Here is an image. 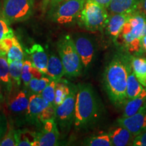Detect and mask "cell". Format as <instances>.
Masks as SVG:
<instances>
[{
	"label": "cell",
	"mask_w": 146,
	"mask_h": 146,
	"mask_svg": "<svg viewBox=\"0 0 146 146\" xmlns=\"http://www.w3.org/2000/svg\"><path fill=\"white\" fill-rule=\"evenodd\" d=\"M131 57L127 51L118 52L113 56L104 71L105 91L112 104L118 108H123L127 101L126 91Z\"/></svg>",
	"instance_id": "obj_1"
},
{
	"label": "cell",
	"mask_w": 146,
	"mask_h": 146,
	"mask_svg": "<svg viewBox=\"0 0 146 146\" xmlns=\"http://www.w3.org/2000/svg\"><path fill=\"white\" fill-rule=\"evenodd\" d=\"M103 112V105L92 85L89 83L78 85L74 127L78 130L92 127L101 119Z\"/></svg>",
	"instance_id": "obj_2"
},
{
	"label": "cell",
	"mask_w": 146,
	"mask_h": 146,
	"mask_svg": "<svg viewBox=\"0 0 146 146\" xmlns=\"http://www.w3.org/2000/svg\"><path fill=\"white\" fill-rule=\"evenodd\" d=\"M107 10L91 0H86L77 18L78 25L90 32L102 31L106 26L110 16Z\"/></svg>",
	"instance_id": "obj_3"
},
{
	"label": "cell",
	"mask_w": 146,
	"mask_h": 146,
	"mask_svg": "<svg viewBox=\"0 0 146 146\" xmlns=\"http://www.w3.org/2000/svg\"><path fill=\"white\" fill-rule=\"evenodd\" d=\"M57 47L65 75L68 77H77L81 75L84 70L83 65L72 38L70 35L62 36L58 41Z\"/></svg>",
	"instance_id": "obj_4"
},
{
	"label": "cell",
	"mask_w": 146,
	"mask_h": 146,
	"mask_svg": "<svg viewBox=\"0 0 146 146\" xmlns=\"http://www.w3.org/2000/svg\"><path fill=\"white\" fill-rule=\"evenodd\" d=\"M77 86L71 84L70 92L61 104L56 108V121L62 133H67L74 123Z\"/></svg>",
	"instance_id": "obj_5"
},
{
	"label": "cell",
	"mask_w": 146,
	"mask_h": 146,
	"mask_svg": "<svg viewBox=\"0 0 146 146\" xmlns=\"http://www.w3.org/2000/svg\"><path fill=\"white\" fill-rule=\"evenodd\" d=\"M35 0H3L2 10L10 25L26 21L33 15Z\"/></svg>",
	"instance_id": "obj_6"
},
{
	"label": "cell",
	"mask_w": 146,
	"mask_h": 146,
	"mask_svg": "<svg viewBox=\"0 0 146 146\" xmlns=\"http://www.w3.org/2000/svg\"><path fill=\"white\" fill-rule=\"evenodd\" d=\"M86 0H64L52 8L51 18L59 25H68L77 19Z\"/></svg>",
	"instance_id": "obj_7"
},
{
	"label": "cell",
	"mask_w": 146,
	"mask_h": 146,
	"mask_svg": "<svg viewBox=\"0 0 146 146\" xmlns=\"http://www.w3.org/2000/svg\"><path fill=\"white\" fill-rule=\"evenodd\" d=\"M72 39L83 63L84 70L86 71L90 68L95 56L96 47L94 41L87 35L80 33L75 35Z\"/></svg>",
	"instance_id": "obj_8"
},
{
	"label": "cell",
	"mask_w": 146,
	"mask_h": 146,
	"mask_svg": "<svg viewBox=\"0 0 146 146\" xmlns=\"http://www.w3.org/2000/svg\"><path fill=\"white\" fill-rule=\"evenodd\" d=\"M13 87L10 94L5 98V102L8 110L14 115L26 116L29 103V94L27 89L20 90L18 87Z\"/></svg>",
	"instance_id": "obj_9"
},
{
	"label": "cell",
	"mask_w": 146,
	"mask_h": 146,
	"mask_svg": "<svg viewBox=\"0 0 146 146\" xmlns=\"http://www.w3.org/2000/svg\"><path fill=\"white\" fill-rule=\"evenodd\" d=\"M59 138L60 133L56 120H47L43 124L41 131L37 132L35 146L57 145Z\"/></svg>",
	"instance_id": "obj_10"
},
{
	"label": "cell",
	"mask_w": 146,
	"mask_h": 146,
	"mask_svg": "<svg viewBox=\"0 0 146 146\" xmlns=\"http://www.w3.org/2000/svg\"><path fill=\"white\" fill-rule=\"evenodd\" d=\"M116 124L127 129L134 136L146 131V107L128 117H120Z\"/></svg>",
	"instance_id": "obj_11"
},
{
	"label": "cell",
	"mask_w": 146,
	"mask_h": 146,
	"mask_svg": "<svg viewBox=\"0 0 146 146\" xmlns=\"http://www.w3.org/2000/svg\"><path fill=\"white\" fill-rule=\"evenodd\" d=\"M50 106L41 95L30 93L29 94V103L27 108L25 119L29 123L33 125H41L39 117L43 111Z\"/></svg>",
	"instance_id": "obj_12"
},
{
	"label": "cell",
	"mask_w": 146,
	"mask_h": 146,
	"mask_svg": "<svg viewBox=\"0 0 146 146\" xmlns=\"http://www.w3.org/2000/svg\"><path fill=\"white\" fill-rule=\"evenodd\" d=\"M131 14L128 13H111L110 14L108 21L104 30L106 35L114 43H116L122 29L131 17Z\"/></svg>",
	"instance_id": "obj_13"
},
{
	"label": "cell",
	"mask_w": 146,
	"mask_h": 146,
	"mask_svg": "<svg viewBox=\"0 0 146 146\" xmlns=\"http://www.w3.org/2000/svg\"><path fill=\"white\" fill-rule=\"evenodd\" d=\"M26 52L29 55L33 66L44 74H47L49 57L43 47L40 44L35 43L27 49Z\"/></svg>",
	"instance_id": "obj_14"
},
{
	"label": "cell",
	"mask_w": 146,
	"mask_h": 146,
	"mask_svg": "<svg viewBox=\"0 0 146 146\" xmlns=\"http://www.w3.org/2000/svg\"><path fill=\"white\" fill-rule=\"evenodd\" d=\"M145 107H146V87L138 96L127 100L123 107V112L121 117L132 116Z\"/></svg>",
	"instance_id": "obj_15"
},
{
	"label": "cell",
	"mask_w": 146,
	"mask_h": 146,
	"mask_svg": "<svg viewBox=\"0 0 146 146\" xmlns=\"http://www.w3.org/2000/svg\"><path fill=\"white\" fill-rule=\"evenodd\" d=\"M112 145H131L135 136L126 128L118 125V127L108 133Z\"/></svg>",
	"instance_id": "obj_16"
},
{
	"label": "cell",
	"mask_w": 146,
	"mask_h": 146,
	"mask_svg": "<svg viewBox=\"0 0 146 146\" xmlns=\"http://www.w3.org/2000/svg\"><path fill=\"white\" fill-rule=\"evenodd\" d=\"M0 83L4 92L5 98H6L13 89V83L10 76L9 63L6 56H0Z\"/></svg>",
	"instance_id": "obj_17"
},
{
	"label": "cell",
	"mask_w": 146,
	"mask_h": 146,
	"mask_svg": "<svg viewBox=\"0 0 146 146\" xmlns=\"http://www.w3.org/2000/svg\"><path fill=\"white\" fill-rule=\"evenodd\" d=\"M139 0H112L108 10L111 13L133 14L137 10Z\"/></svg>",
	"instance_id": "obj_18"
},
{
	"label": "cell",
	"mask_w": 146,
	"mask_h": 146,
	"mask_svg": "<svg viewBox=\"0 0 146 146\" xmlns=\"http://www.w3.org/2000/svg\"><path fill=\"white\" fill-rule=\"evenodd\" d=\"M47 75L56 81H60L63 76L65 75L64 69L60 58L54 54L49 57Z\"/></svg>",
	"instance_id": "obj_19"
},
{
	"label": "cell",
	"mask_w": 146,
	"mask_h": 146,
	"mask_svg": "<svg viewBox=\"0 0 146 146\" xmlns=\"http://www.w3.org/2000/svg\"><path fill=\"white\" fill-rule=\"evenodd\" d=\"M144 88L145 87L139 81L133 72L132 66H131L129 74H128L127 91H126L127 100L133 99V98L138 96L143 91Z\"/></svg>",
	"instance_id": "obj_20"
},
{
	"label": "cell",
	"mask_w": 146,
	"mask_h": 146,
	"mask_svg": "<svg viewBox=\"0 0 146 146\" xmlns=\"http://www.w3.org/2000/svg\"><path fill=\"white\" fill-rule=\"evenodd\" d=\"M131 66L139 81L146 87V58L140 56H132Z\"/></svg>",
	"instance_id": "obj_21"
},
{
	"label": "cell",
	"mask_w": 146,
	"mask_h": 146,
	"mask_svg": "<svg viewBox=\"0 0 146 146\" xmlns=\"http://www.w3.org/2000/svg\"><path fill=\"white\" fill-rule=\"evenodd\" d=\"M37 132L27 129L16 130V146H35Z\"/></svg>",
	"instance_id": "obj_22"
},
{
	"label": "cell",
	"mask_w": 146,
	"mask_h": 146,
	"mask_svg": "<svg viewBox=\"0 0 146 146\" xmlns=\"http://www.w3.org/2000/svg\"><path fill=\"white\" fill-rule=\"evenodd\" d=\"M71 83H69L66 80H61L57 82L56 86V91H55V100L54 106L57 108L58 106L62 103L64 100L66 99L68 95L70 92Z\"/></svg>",
	"instance_id": "obj_23"
},
{
	"label": "cell",
	"mask_w": 146,
	"mask_h": 146,
	"mask_svg": "<svg viewBox=\"0 0 146 146\" xmlns=\"http://www.w3.org/2000/svg\"><path fill=\"white\" fill-rule=\"evenodd\" d=\"M23 60H14L9 63L10 74L12 78L13 87H19L22 84V70Z\"/></svg>",
	"instance_id": "obj_24"
},
{
	"label": "cell",
	"mask_w": 146,
	"mask_h": 146,
	"mask_svg": "<svg viewBox=\"0 0 146 146\" xmlns=\"http://www.w3.org/2000/svg\"><path fill=\"white\" fill-rule=\"evenodd\" d=\"M83 144L87 146H112L108 133L88 137L84 140Z\"/></svg>",
	"instance_id": "obj_25"
},
{
	"label": "cell",
	"mask_w": 146,
	"mask_h": 146,
	"mask_svg": "<svg viewBox=\"0 0 146 146\" xmlns=\"http://www.w3.org/2000/svg\"><path fill=\"white\" fill-rule=\"evenodd\" d=\"M52 79L49 76H42L41 78L33 77L29 85L30 93L41 95L47 85L50 83Z\"/></svg>",
	"instance_id": "obj_26"
},
{
	"label": "cell",
	"mask_w": 146,
	"mask_h": 146,
	"mask_svg": "<svg viewBox=\"0 0 146 146\" xmlns=\"http://www.w3.org/2000/svg\"><path fill=\"white\" fill-rule=\"evenodd\" d=\"M7 60L8 63L14 60H23L25 55L21 43L15 35L13 37V44L7 54Z\"/></svg>",
	"instance_id": "obj_27"
},
{
	"label": "cell",
	"mask_w": 146,
	"mask_h": 146,
	"mask_svg": "<svg viewBox=\"0 0 146 146\" xmlns=\"http://www.w3.org/2000/svg\"><path fill=\"white\" fill-rule=\"evenodd\" d=\"M13 35H14L13 31L3 14L2 5L0 3V40L5 36Z\"/></svg>",
	"instance_id": "obj_28"
},
{
	"label": "cell",
	"mask_w": 146,
	"mask_h": 146,
	"mask_svg": "<svg viewBox=\"0 0 146 146\" xmlns=\"http://www.w3.org/2000/svg\"><path fill=\"white\" fill-rule=\"evenodd\" d=\"M57 82L58 81H54V80H52L41 94L42 98L50 106H54L55 100V91H56V86Z\"/></svg>",
	"instance_id": "obj_29"
},
{
	"label": "cell",
	"mask_w": 146,
	"mask_h": 146,
	"mask_svg": "<svg viewBox=\"0 0 146 146\" xmlns=\"http://www.w3.org/2000/svg\"><path fill=\"white\" fill-rule=\"evenodd\" d=\"M33 66L30 60H24L22 70V83L25 88L29 89V83L33 78L32 68Z\"/></svg>",
	"instance_id": "obj_30"
},
{
	"label": "cell",
	"mask_w": 146,
	"mask_h": 146,
	"mask_svg": "<svg viewBox=\"0 0 146 146\" xmlns=\"http://www.w3.org/2000/svg\"><path fill=\"white\" fill-rule=\"evenodd\" d=\"M0 146H16V130L12 125L9 124L8 131L0 141Z\"/></svg>",
	"instance_id": "obj_31"
},
{
	"label": "cell",
	"mask_w": 146,
	"mask_h": 146,
	"mask_svg": "<svg viewBox=\"0 0 146 146\" xmlns=\"http://www.w3.org/2000/svg\"><path fill=\"white\" fill-rule=\"evenodd\" d=\"M56 108L54 106H48L39 117V122L41 125H43L47 120H56Z\"/></svg>",
	"instance_id": "obj_32"
},
{
	"label": "cell",
	"mask_w": 146,
	"mask_h": 146,
	"mask_svg": "<svg viewBox=\"0 0 146 146\" xmlns=\"http://www.w3.org/2000/svg\"><path fill=\"white\" fill-rule=\"evenodd\" d=\"M14 36H8L0 40V56H7L9 50L13 44Z\"/></svg>",
	"instance_id": "obj_33"
},
{
	"label": "cell",
	"mask_w": 146,
	"mask_h": 146,
	"mask_svg": "<svg viewBox=\"0 0 146 146\" xmlns=\"http://www.w3.org/2000/svg\"><path fill=\"white\" fill-rule=\"evenodd\" d=\"M8 126L9 123L8 118L5 116V113L1 110H0V141L8 131Z\"/></svg>",
	"instance_id": "obj_34"
},
{
	"label": "cell",
	"mask_w": 146,
	"mask_h": 146,
	"mask_svg": "<svg viewBox=\"0 0 146 146\" xmlns=\"http://www.w3.org/2000/svg\"><path fill=\"white\" fill-rule=\"evenodd\" d=\"M131 145L146 146V131L135 136Z\"/></svg>",
	"instance_id": "obj_35"
},
{
	"label": "cell",
	"mask_w": 146,
	"mask_h": 146,
	"mask_svg": "<svg viewBox=\"0 0 146 146\" xmlns=\"http://www.w3.org/2000/svg\"><path fill=\"white\" fill-rule=\"evenodd\" d=\"M136 12H139L146 17V0H139Z\"/></svg>",
	"instance_id": "obj_36"
},
{
	"label": "cell",
	"mask_w": 146,
	"mask_h": 146,
	"mask_svg": "<svg viewBox=\"0 0 146 146\" xmlns=\"http://www.w3.org/2000/svg\"><path fill=\"white\" fill-rule=\"evenodd\" d=\"M91 1H94V2L101 5L102 6L104 7V8H106V9H108L110 4L111 1H112V0H91Z\"/></svg>",
	"instance_id": "obj_37"
},
{
	"label": "cell",
	"mask_w": 146,
	"mask_h": 146,
	"mask_svg": "<svg viewBox=\"0 0 146 146\" xmlns=\"http://www.w3.org/2000/svg\"><path fill=\"white\" fill-rule=\"evenodd\" d=\"M5 101V98L4 92H3L2 86H1V84L0 83V104L2 106V104L4 103Z\"/></svg>",
	"instance_id": "obj_38"
},
{
	"label": "cell",
	"mask_w": 146,
	"mask_h": 146,
	"mask_svg": "<svg viewBox=\"0 0 146 146\" xmlns=\"http://www.w3.org/2000/svg\"><path fill=\"white\" fill-rule=\"evenodd\" d=\"M141 47L143 52L146 54V34L144 35L141 39Z\"/></svg>",
	"instance_id": "obj_39"
},
{
	"label": "cell",
	"mask_w": 146,
	"mask_h": 146,
	"mask_svg": "<svg viewBox=\"0 0 146 146\" xmlns=\"http://www.w3.org/2000/svg\"><path fill=\"white\" fill-rule=\"evenodd\" d=\"M62 1H64V0H50V4L51 8H54V7L56 6L58 3L62 2Z\"/></svg>",
	"instance_id": "obj_40"
},
{
	"label": "cell",
	"mask_w": 146,
	"mask_h": 146,
	"mask_svg": "<svg viewBox=\"0 0 146 146\" xmlns=\"http://www.w3.org/2000/svg\"><path fill=\"white\" fill-rule=\"evenodd\" d=\"M50 0H42V4H43V9H45L48 3H50Z\"/></svg>",
	"instance_id": "obj_41"
},
{
	"label": "cell",
	"mask_w": 146,
	"mask_h": 146,
	"mask_svg": "<svg viewBox=\"0 0 146 146\" xmlns=\"http://www.w3.org/2000/svg\"><path fill=\"white\" fill-rule=\"evenodd\" d=\"M1 106H2L0 104V110H1Z\"/></svg>",
	"instance_id": "obj_42"
}]
</instances>
